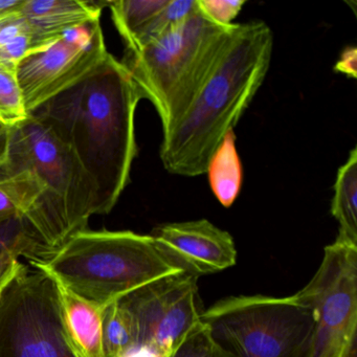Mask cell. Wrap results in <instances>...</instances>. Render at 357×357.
I'll return each mask as SVG.
<instances>
[{
	"label": "cell",
	"instance_id": "28",
	"mask_svg": "<svg viewBox=\"0 0 357 357\" xmlns=\"http://www.w3.org/2000/svg\"><path fill=\"white\" fill-rule=\"evenodd\" d=\"M18 16H20V11H18L15 15L12 16V17L8 18V20H1V22H0V29L3 28V24H7L8 22L14 20V18L18 17Z\"/></svg>",
	"mask_w": 357,
	"mask_h": 357
},
{
	"label": "cell",
	"instance_id": "23",
	"mask_svg": "<svg viewBox=\"0 0 357 357\" xmlns=\"http://www.w3.org/2000/svg\"><path fill=\"white\" fill-rule=\"evenodd\" d=\"M245 3V0H198L202 13L211 22L222 26L233 24Z\"/></svg>",
	"mask_w": 357,
	"mask_h": 357
},
{
	"label": "cell",
	"instance_id": "19",
	"mask_svg": "<svg viewBox=\"0 0 357 357\" xmlns=\"http://www.w3.org/2000/svg\"><path fill=\"white\" fill-rule=\"evenodd\" d=\"M197 8L198 0H168L167 5L152 18L135 50L126 53H133L147 43L164 36L193 15Z\"/></svg>",
	"mask_w": 357,
	"mask_h": 357
},
{
	"label": "cell",
	"instance_id": "24",
	"mask_svg": "<svg viewBox=\"0 0 357 357\" xmlns=\"http://www.w3.org/2000/svg\"><path fill=\"white\" fill-rule=\"evenodd\" d=\"M24 267L26 264L20 260L17 255L5 254L0 256V298Z\"/></svg>",
	"mask_w": 357,
	"mask_h": 357
},
{
	"label": "cell",
	"instance_id": "13",
	"mask_svg": "<svg viewBox=\"0 0 357 357\" xmlns=\"http://www.w3.org/2000/svg\"><path fill=\"white\" fill-rule=\"evenodd\" d=\"M55 282L64 340L75 357H105L103 309Z\"/></svg>",
	"mask_w": 357,
	"mask_h": 357
},
{
	"label": "cell",
	"instance_id": "2",
	"mask_svg": "<svg viewBox=\"0 0 357 357\" xmlns=\"http://www.w3.org/2000/svg\"><path fill=\"white\" fill-rule=\"evenodd\" d=\"M273 34L262 20L235 24L229 41L191 105L162 133L160 160L171 174H206L227 133L248 110L266 78Z\"/></svg>",
	"mask_w": 357,
	"mask_h": 357
},
{
	"label": "cell",
	"instance_id": "7",
	"mask_svg": "<svg viewBox=\"0 0 357 357\" xmlns=\"http://www.w3.org/2000/svg\"><path fill=\"white\" fill-rule=\"evenodd\" d=\"M0 357H75L62 332L55 282L29 265L0 298Z\"/></svg>",
	"mask_w": 357,
	"mask_h": 357
},
{
	"label": "cell",
	"instance_id": "21",
	"mask_svg": "<svg viewBox=\"0 0 357 357\" xmlns=\"http://www.w3.org/2000/svg\"><path fill=\"white\" fill-rule=\"evenodd\" d=\"M15 254L30 261L41 258L40 250L20 217L0 225V256Z\"/></svg>",
	"mask_w": 357,
	"mask_h": 357
},
{
	"label": "cell",
	"instance_id": "16",
	"mask_svg": "<svg viewBox=\"0 0 357 357\" xmlns=\"http://www.w3.org/2000/svg\"><path fill=\"white\" fill-rule=\"evenodd\" d=\"M168 0H119L108 1L112 22L126 45V52L137 47L152 18L165 7Z\"/></svg>",
	"mask_w": 357,
	"mask_h": 357
},
{
	"label": "cell",
	"instance_id": "14",
	"mask_svg": "<svg viewBox=\"0 0 357 357\" xmlns=\"http://www.w3.org/2000/svg\"><path fill=\"white\" fill-rule=\"evenodd\" d=\"M211 189L225 208L233 206L239 196L243 181V169L236 148L234 131L227 133L208 162Z\"/></svg>",
	"mask_w": 357,
	"mask_h": 357
},
{
	"label": "cell",
	"instance_id": "10",
	"mask_svg": "<svg viewBox=\"0 0 357 357\" xmlns=\"http://www.w3.org/2000/svg\"><path fill=\"white\" fill-rule=\"evenodd\" d=\"M196 275L181 271L148 284L119 301L132 317L137 344L170 357L200 323L202 311Z\"/></svg>",
	"mask_w": 357,
	"mask_h": 357
},
{
	"label": "cell",
	"instance_id": "18",
	"mask_svg": "<svg viewBox=\"0 0 357 357\" xmlns=\"http://www.w3.org/2000/svg\"><path fill=\"white\" fill-rule=\"evenodd\" d=\"M137 344L132 317L120 302L103 309V346L105 357H123Z\"/></svg>",
	"mask_w": 357,
	"mask_h": 357
},
{
	"label": "cell",
	"instance_id": "11",
	"mask_svg": "<svg viewBox=\"0 0 357 357\" xmlns=\"http://www.w3.org/2000/svg\"><path fill=\"white\" fill-rule=\"evenodd\" d=\"M150 236L171 261L197 278L225 271L237 262L231 234L206 219L165 223Z\"/></svg>",
	"mask_w": 357,
	"mask_h": 357
},
{
	"label": "cell",
	"instance_id": "15",
	"mask_svg": "<svg viewBox=\"0 0 357 357\" xmlns=\"http://www.w3.org/2000/svg\"><path fill=\"white\" fill-rule=\"evenodd\" d=\"M331 214L340 225L336 239L357 245V149L351 150L334 183Z\"/></svg>",
	"mask_w": 357,
	"mask_h": 357
},
{
	"label": "cell",
	"instance_id": "5",
	"mask_svg": "<svg viewBox=\"0 0 357 357\" xmlns=\"http://www.w3.org/2000/svg\"><path fill=\"white\" fill-rule=\"evenodd\" d=\"M235 24L219 26L200 10L164 36L133 53L123 63L143 99L160 116L162 133L187 112L218 62Z\"/></svg>",
	"mask_w": 357,
	"mask_h": 357
},
{
	"label": "cell",
	"instance_id": "9",
	"mask_svg": "<svg viewBox=\"0 0 357 357\" xmlns=\"http://www.w3.org/2000/svg\"><path fill=\"white\" fill-rule=\"evenodd\" d=\"M101 22L68 31L32 50L16 63V77L28 114L82 80L108 55Z\"/></svg>",
	"mask_w": 357,
	"mask_h": 357
},
{
	"label": "cell",
	"instance_id": "3",
	"mask_svg": "<svg viewBox=\"0 0 357 357\" xmlns=\"http://www.w3.org/2000/svg\"><path fill=\"white\" fill-rule=\"evenodd\" d=\"M22 170L30 171L40 187L36 204L22 220L43 260L87 229L91 217L98 215L97 189L70 148L31 116L8 129L0 174Z\"/></svg>",
	"mask_w": 357,
	"mask_h": 357
},
{
	"label": "cell",
	"instance_id": "4",
	"mask_svg": "<svg viewBox=\"0 0 357 357\" xmlns=\"http://www.w3.org/2000/svg\"><path fill=\"white\" fill-rule=\"evenodd\" d=\"M29 263L101 309L148 284L185 271L152 236L131 231L85 229L49 258Z\"/></svg>",
	"mask_w": 357,
	"mask_h": 357
},
{
	"label": "cell",
	"instance_id": "12",
	"mask_svg": "<svg viewBox=\"0 0 357 357\" xmlns=\"http://www.w3.org/2000/svg\"><path fill=\"white\" fill-rule=\"evenodd\" d=\"M20 14L30 31L35 50L68 31L100 22L102 6L82 0H24Z\"/></svg>",
	"mask_w": 357,
	"mask_h": 357
},
{
	"label": "cell",
	"instance_id": "20",
	"mask_svg": "<svg viewBox=\"0 0 357 357\" xmlns=\"http://www.w3.org/2000/svg\"><path fill=\"white\" fill-rule=\"evenodd\" d=\"M28 116L16 77V64L0 63V125L10 128Z\"/></svg>",
	"mask_w": 357,
	"mask_h": 357
},
{
	"label": "cell",
	"instance_id": "1",
	"mask_svg": "<svg viewBox=\"0 0 357 357\" xmlns=\"http://www.w3.org/2000/svg\"><path fill=\"white\" fill-rule=\"evenodd\" d=\"M141 100L128 68L109 53L82 80L29 114L76 155L97 189L98 215L109 214L130 183Z\"/></svg>",
	"mask_w": 357,
	"mask_h": 357
},
{
	"label": "cell",
	"instance_id": "29",
	"mask_svg": "<svg viewBox=\"0 0 357 357\" xmlns=\"http://www.w3.org/2000/svg\"><path fill=\"white\" fill-rule=\"evenodd\" d=\"M3 158H5V155L0 156V171H1V167H3Z\"/></svg>",
	"mask_w": 357,
	"mask_h": 357
},
{
	"label": "cell",
	"instance_id": "27",
	"mask_svg": "<svg viewBox=\"0 0 357 357\" xmlns=\"http://www.w3.org/2000/svg\"><path fill=\"white\" fill-rule=\"evenodd\" d=\"M8 127L0 125V156L5 155L7 148Z\"/></svg>",
	"mask_w": 357,
	"mask_h": 357
},
{
	"label": "cell",
	"instance_id": "22",
	"mask_svg": "<svg viewBox=\"0 0 357 357\" xmlns=\"http://www.w3.org/2000/svg\"><path fill=\"white\" fill-rule=\"evenodd\" d=\"M170 357H236L219 346L208 327L200 323L188 334Z\"/></svg>",
	"mask_w": 357,
	"mask_h": 357
},
{
	"label": "cell",
	"instance_id": "6",
	"mask_svg": "<svg viewBox=\"0 0 357 357\" xmlns=\"http://www.w3.org/2000/svg\"><path fill=\"white\" fill-rule=\"evenodd\" d=\"M215 342L236 357H309L314 321L296 296H238L202 311Z\"/></svg>",
	"mask_w": 357,
	"mask_h": 357
},
{
	"label": "cell",
	"instance_id": "25",
	"mask_svg": "<svg viewBox=\"0 0 357 357\" xmlns=\"http://www.w3.org/2000/svg\"><path fill=\"white\" fill-rule=\"evenodd\" d=\"M334 70L346 75L348 78L356 79L357 77V50L354 47H348L340 54V59L334 66Z\"/></svg>",
	"mask_w": 357,
	"mask_h": 357
},
{
	"label": "cell",
	"instance_id": "26",
	"mask_svg": "<svg viewBox=\"0 0 357 357\" xmlns=\"http://www.w3.org/2000/svg\"><path fill=\"white\" fill-rule=\"evenodd\" d=\"M123 357H162L158 351L147 346L135 344Z\"/></svg>",
	"mask_w": 357,
	"mask_h": 357
},
{
	"label": "cell",
	"instance_id": "17",
	"mask_svg": "<svg viewBox=\"0 0 357 357\" xmlns=\"http://www.w3.org/2000/svg\"><path fill=\"white\" fill-rule=\"evenodd\" d=\"M40 187L28 170L0 174V225L20 217L24 219L36 204Z\"/></svg>",
	"mask_w": 357,
	"mask_h": 357
},
{
	"label": "cell",
	"instance_id": "8",
	"mask_svg": "<svg viewBox=\"0 0 357 357\" xmlns=\"http://www.w3.org/2000/svg\"><path fill=\"white\" fill-rule=\"evenodd\" d=\"M314 321L309 357H336L357 336V245L336 239L312 279L294 294Z\"/></svg>",
	"mask_w": 357,
	"mask_h": 357
}]
</instances>
